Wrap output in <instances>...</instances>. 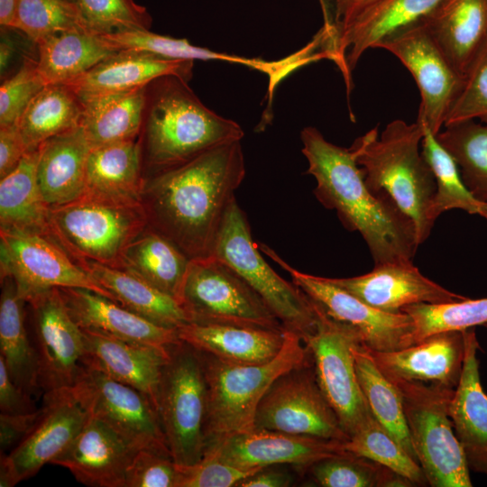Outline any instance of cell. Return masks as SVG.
Segmentation results:
<instances>
[{
  "mask_svg": "<svg viewBox=\"0 0 487 487\" xmlns=\"http://www.w3.org/2000/svg\"><path fill=\"white\" fill-rule=\"evenodd\" d=\"M245 175L241 141L144 178L148 226L190 259L212 255L225 213Z\"/></svg>",
  "mask_w": 487,
  "mask_h": 487,
  "instance_id": "1",
  "label": "cell"
},
{
  "mask_svg": "<svg viewBox=\"0 0 487 487\" xmlns=\"http://www.w3.org/2000/svg\"><path fill=\"white\" fill-rule=\"evenodd\" d=\"M300 139L307 172L317 181L315 196L346 229L361 234L374 265L412 262L419 245L413 221L388 196L369 189L353 150L328 142L312 126Z\"/></svg>",
  "mask_w": 487,
  "mask_h": 487,
  "instance_id": "2",
  "label": "cell"
},
{
  "mask_svg": "<svg viewBox=\"0 0 487 487\" xmlns=\"http://www.w3.org/2000/svg\"><path fill=\"white\" fill-rule=\"evenodd\" d=\"M243 137L242 127L206 106L188 81L167 75L146 86L138 137L144 178Z\"/></svg>",
  "mask_w": 487,
  "mask_h": 487,
  "instance_id": "3",
  "label": "cell"
},
{
  "mask_svg": "<svg viewBox=\"0 0 487 487\" xmlns=\"http://www.w3.org/2000/svg\"><path fill=\"white\" fill-rule=\"evenodd\" d=\"M422 124L393 120L379 136L374 127L351 146L369 189L388 196L414 223L419 244L429 236L435 222L430 208L436 187L419 144Z\"/></svg>",
  "mask_w": 487,
  "mask_h": 487,
  "instance_id": "4",
  "label": "cell"
},
{
  "mask_svg": "<svg viewBox=\"0 0 487 487\" xmlns=\"http://www.w3.org/2000/svg\"><path fill=\"white\" fill-rule=\"evenodd\" d=\"M199 353L207 385V446L255 429L258 406L272 383L285 372L312 360L300 335L288 329L280 353L263 363H226Z\"/></svg>",
  "mask_w": 487,
  "mask_h": 487,
  "instance_id": "5",
  "label": "cell"
},
{
  "mask_svg": "<svg viewBox=\"0 0 487 487\" xmlns=\"http://www.w3.org/2000/svg\"><path fill=\"white\" fill-rule=\"evenodd\" d=\"M49 234L78 265L120 268L126 247L147 227L142 203L126 204L83 195L49 208Z\"/></svg>",
  "mask_w": 487,
  "mask_h": 487,
  "instance_id": "6",
  "label": "cell"
},
{
  "mask_svg": "<svg viewBox=\"0 0 487 487\" xmlns=\"http://www.w3.org/2000/svg\"><path fill=\"white\" fill-rule=\"evenodd\" d=\"M386 376L400 395L410 441L428 485L471 487L470 468L449 416L455 389Z\"/></svg>",
  "mask_w": 487,
  "mask_h": 487,
  "instance_id": "7",
  "label": "cell"
},
{
  "mask_svg": "<svg viewBox=\"0 0 487 487\" xmlns=\"http://www.w3.org/2000/svg\"><path fill=\"white\" fill-rule=\"evenodd\" d=\"M207 385L201 354L180 342L169 349L158 399V413L173 461L199 462L207 447Z\"/></svg>",
  "mask_w": 487,
  "mask_h": 487,
  "instance_id": "8",
  "label": "cell"
},
{
  "mask_svg": "<svg viewBox=\"0 0 487 487\" xmlns=\"http://www.w3.org/2000/svg\"><path fill=\"white\" fill-rule=\"evenodd\" d=\"M211 256L233 269L286 329L301 337L314 330L317 320L316 304L266 262L253 240L245 213L235 199L225 213Z\"/></svg>",
  "mask_w": 487,
  "mask_h": 487,
  "instance_id": "9",
  "label": "cell"
},
{
  "mask_svg": "<svg viewBox=\"0 0 487 487\" xmlns=\"http://www.w3.org/2000/svg\"><path fill=\"white\" fill-rule=\"evenodd\" d=\"M180 304L191 323L286 329L260 296L214 256L191 259Z\"/></svg>",
  "mask_w": 487,
  "mask_h": 487,
  "instance_id": "10",
  "label": "cell"
},
{
  "mask_svg": "<svg viewBox=\"0 0 487 487\" xmlns=\"http://www.w3.org/2000/svg\"><path fill=\"white\" fill-rule=\"evenodd\" d=\"M314 303L317 324L302 339L310 353L318 386L350 437L372 414L358 382L353 353L362 341L353 327L332 318Z\"/></svg>",
  "mask_w": 487,
  "mask_h": 487,
  "instance_id": "11",
  "label": "cell"
},
{
  "mask_svg": "<svg viewBox=\"0 0 487 487\" xmlns=\"http://www.w3.org/2000/svg\"><path fill=\"white\" fill-rule=\"evenodd\" d=\"M254 426L340 442L349 438L318 386L312 360L272 383L258 406Z\"/></svg>",
  "mask_w": 487,
  "mask_h": 487,
  "instance_id": "12",
  "label": "cell"
},
{
  "mask_svg": "<svg viewBox=\"0 0 487 487\" xmlns=\"http://www.w3.org/2000/svg\"><path fill=\"white\" fill-rule=\"evenodd\" d=\"M70 389L89 415L106 423L135 449L171 456L159 413L144 394L86 365Z\"/></svg>",
  "mask_w": 487,
  "mask_h": 487,
  "instance_id": "13",
  "label": "cell"
},
{
  "mask_svg": "<svg viewBox=\"0 0 487 487\" xmlns=\"http://www.w3.org/2000/svg\"><path fill=\"white\" fill-rule=\"evenodd\" d=\"M260 250L282 267L311 300L332 318L353 327L362 343L373 351L390 352L413 345V320L407 313H389L369 306L332 283L328 278L301 272L283 261L269 246Z\"/></svg>",
  "mask_w": 487,
  "mask_h": 487,
  "instance_id": "14",
  "label": "cell"
},
{
  "mask_svg": "<svg viewBox=\"0 0 487 487\" xmlns=\"http://www.w3.org/2000/svg\"><path fill=\"white\" fill-rule=\"evenodd\" d=\"M375 48L392 53L411 73L421 96L418 120L437 134L465 79L446 59L421 19L387 35Z\"/></svg>",
  "mask_w": 487,
  "mask_h": 487,
  "instance_id": "15",
  "label": "cell"
},
{
  "mask_svg": "<svg viewBox=\"0 0 487 487\" xmlns=\"http://www.w3.org/2000/svg\"><path fill=\"white\" fill-rule=\"evenodd\" d=\"M1 278L11 277L23 298L52 288H81L114 301L57 243L36 233L0 230ZM116 302V301H115Z\"/></svg>",
  "mask_w": 487,
  "mask_h": 487,
  "instance_id": "16",
  "label": "cell"
},
{
  "mask_svg": "<svg viewBox=\"0 0 487 487\" xmlns=\"http://www.w3.org/2000/svg\"><path fill=\"white\" fill-rule=\"evenodd\" d=\"M33 323L32 341L43 392L72 387L83 369L82 329L69 315L58 288L29 296Z\"/></svg>",
  "mask_w": 487,
  "mask_h": 487,
  "instance_id": "17",
  "label": "cell"
},
{
  "mask_svg": "<svg viewBox=\"0 0 487 487\" xmlns=\"http://www.w3.org/2000/svg\"><path fill=\"white\" fill-rule=\"evenodd\" d=\"M42 408V416L32 432L11 452L0 455L1 487H13L51 464L89 417L70 388L44 392Z\"/></svg>",
  "mask_w": 487,
  "mask_h": 487,
  "instance_id": "18",
  "label": "cell"
},
{
  "mask_svg": "<svg viewBox=\"0 0 487 487\" xmlns=\"http://www.w3.org/2000/svg\"><path fill=\"white\" fill-rule=\"evenodd\" d=\"M345 453L344 442L255 428L208 444L204 456L243 470L258 471L288 464L308 469L321 459Z\"/></svg>",
  "mask_w": 487,
  "mask_h": 487,
  "instance_id": "19",
  "label": "cell"
},
{
  "mask_svg": "<svg viewBox=\"0 0 487 487\" xmlns=\"http://www.w3.org/2000/svg\"><path fill=\"white\" fill-rule=\"evenodd\" d=\"M138 450L101 419L89 415L69 447L52 464L67 468L90 487H125L127 469Z\"/></svg>",
  "mask_w": 487,
  "mask_h": 487,
  "instance_id": "20",
  "label": "cell"
},
{
  "mask_svg": "<svg viewBox=\"0 0 487 487\" xmlns=\"http://www.w3.org/2000/svg\"><path fill=\"white\" fill-rule=\"evenodd\" d=\"M328 280L369 306L389 313H400L412 304L465 299L425 277L412 262L375 265L372 271L361 276Z\"/></svg>",
  "mask_w": 487,
  "mask_h": 487,
  "instance_id": "21",
  "label": "cell"
},
{
  "mask_svg": "<svg viewBox=\"0 0 487 487\" xmlns=\"http://www.w3.org/2000/svg\"><path fill=\"white\" fill-rule=\"evenodd\" d=\"M440 0H377L336 30L335 63L342 72L347 92L351 72L365 51L387 35L424 18Z\"/></svg>",
  "mask_w": 487,
  "mask_h": 487,
  "instance_id": "22",
  "label": "cell"
},
{
  "mask_svg": "<svg viewBox=\"0 0 487 487\" xmlns=\"http://www.w3.org/2000/svg\"><path fill=\"white\" fill-rule=\"evenodd\" d=\"M83 364L144 394L158 411L159 388L169 348L128 342L97 332L84 330Z\"/></svg>",
  "mask_w": 487,
  "mask_h": 487,
  "instance_id": "23",
  "label": "cell"
},
{
  "mask_svg": "<svg viewBox=\"0 0 487 487\" xmlns=\"http://www.w3.org/2000/svg\"><path fill=\"white\" fill-rule=\"evenodd\" d=\"M421 20L454 69L466 79L487 48V0H440Z\"/></svg>",
  "mask_w": 487,
  "mask_h": 487,
  "instance_id": "24",
  "label": "cell"
},
{
  "mask_svg": "<svg viewBox=\"0 0 487 487\" xmlns=\"http://www.w3.org/2000/svg\"><path fill=\"white\" fill-rule=\"evenodd\" d=\"M58 289L81 329L161 348L181 342L176 329L156 325L101 294L81 288Z\"/></svg>",
  "mask_w": 487,
  "mask_h": 487,
  "instance_id": "25",
  "label": "cell"
},
{
  "mask_svg": "<svg viewBox=\"0 0 487 487\" xmlns=\"http://www.w3.org/2000/svg\"><path fill=\"white\" fill-rule=\"evenodd\" d=\"M366 349L386 375L455 389L464 364V330L436 333L416 345L395 351Z\"/></svg>",
  "mask_w": 487,
  "mask_h": 487,
  "instance_id": "26",
  "label": "cell"
},
{
  "mask_svg": "<svg viewBox=\"0 0 487 487\" xmlns=\"http://www.w3.org/2000/svg\"><path fill=\"white\" fill-rule=\"evenodd\" d=\"M464 337L463 370L449 405V416L469 468L487 475V394L480 380V345L473 327L464 330Z\"/></svg>",
  "mask_w": 487,
  "mask_h": 487,
  "instance_id": "27",
  "label": "cell"
},
{
  "mask_svg": "<svg viewBox=\"0 0 487 487\" xmlns=\"http://www.w3.org/2000/svg\"><path fill=\"white\" fill-rule=\"evenodd\" d=\"M193 65L192 60H170L144 51L120 50L65 85L80 98H85L143 87L167 75L188 82L192 78Z\"/></svg>",
  "mask_w": 487,
  "mask_h": 487,
  "instance_id": "28",
  "label": "cell"
},
{
  "mask_svg": "<svg viewBox=\"0 0 487 487\" xmlns=\"http://www.w3.org/2000/svg\"><path fill=\"white\" fill-rule=\"evenodd\" d=\"M180 341L221 361L239 364L263 363L281 350L286 329L188 323L176 329Z\"/></svg>",
  "mask_w": 487,
  "mask_h": 487,
  "instance_id": "29",
  "label": "cell"
},
{
  "mask_svg": "<svg viewBox=\"0 0 487 487\" xmlns=\"http://www.w3.org/2000/svg\"><path fill=\"white\" fill-rule=\"evenodd\" d=\"M90 149L80 125L39 146L37 178L49 207L70 203L85 194Z\"/></svg>",
  "mask_w": 487,
  "mask_h": 487,
  "instance_id": "30",
  "label": "cell"
},
{
  "mask_svg": "<svg viewBox=\"0 0 487 487\" xmlns=\"http://www.w3.org/2000/svg\"><path fill=\"white\" fill-rule=\"evenodd\" d=\"M143 182L138 139L90 149L84 195L119 203H142Z\"/></svg>",
  "mask_w": 487,
  "mask_h": 487,
  "instance_id": "31",
  "label": "cell"
},
{
  "mask_svg": "<svg viewBox=\"0 0 487 487\" xmlns=\"http://www.w3.org/2000/svg\"><path fill=\"white\" fill-rule=\"evenodd\" d=\"M79 266L108 290L117 303L152 323L172 329L191 323L179 300L134 273L93 262Z\"/></svg>",
  "mask_w": 487,
  "mask_h": 487,
  "instance_id": "32",
  "label": "cell"
},
{
  "mask_svg": "<svg viewBox=\"0 0 487 487\" xmlns=\"http://www.w3.org/2000/svg\"><path fill=\"white\" fill-rule=\"evenodd\" d=\"M36 47L37 69L46 85L68 84L120 51L103 35L86 29L56 33Z\"/></svg>",
  "mask_w": 487,
  "mask_h": 487,
  "instance_id": "33",
  "label": "cell"
},
{
  "mask_svg": "<svg viewBox=\"0 0 487 487\" xmlns=\"http://www.w3.org/2000/svg\"><path fill=\"white\" fill-rule=\"evenodd\" d=\"M146 87L80 98V127L91 148L136 140L142 129Z\"/></svg>",
  "mask_w": 487,
  "mask_h": 487,
  "instance_id": "34",
  "label": "cell"
},
{
  "mask_svg": "<svg viewBox=\"0 0 487 487\" xmlns=\"http://www.w3.org/2000/svg\"><path fill=\"white\" fill-rule=\"evenodd\" d=\"M0 356L13 381L31 396L40 390L36 350L24 325L25 299L11 277L1 278Z\"/></svg>",
  "mask_w": 487,
  "mask_h": 487,
  "instance_id": "35",
  "label": "cell"
},
{
  "mask_svg": "<svg viewBox=\"0 0 487 487\" xmlns=\"http://www.w3.org/2000/svg\"><path fill=\"white\" fill-rule=\"evenodd\" d=\"M191 259L149 226L124 250L119 269L143 279L180 303Z\"/></svg>",
  "mask_w": 487,
  "mask_h": 487,
  "instance_id": "36",
  "label": "cell"
},
{
  "mask_svg": "<svg viewBox=\"0 0 487 487\" xmlns=\"http://www.w3.org/2000/svg\"><path fill=\"white\" fill-rule=\"evenodd\" d=\"M39 148L29 151L19 165L0 179V230L49 234L46 205L37 178Z\"/></svg>",
  "mask_w": 487,
  "mask_h": 487,
  "instance_id": "37",
  "label": "cell"
},
{
  "mask_svg": "<svg viewBox=\"0 0 487 487\" xmlns=\"http://www.w3.org/2000/svg\"><path fill=\"white\" fill-rule=\"evenodd\" d=\"M82 113V101L71 87L65 84L46 85L17 122L28 152L78 126Z\"/></svg>",
  "mask_w": 487,
  "mask_h": 487,
  "instance_id": "38",
  "label": "cell"
},
{
  "mask_svg": "<svg viewBox=\"0 0 487 487\" xmlns=\"http://www.w3.org/2000/svg\"><path fill=\"white\" fill-rule=\"evenodd\" d=\"M103 36L119 50L144 51L170 60H220L244 65L266 74L271 83L278 81L283 72L282 60L268 61L217 52L193 45L186 39L161 35L150 30L128 31Z\"/></svg>",
  "mask_w": 487,
  "mask_h": 487,
  "instance_id": "39",
  "label": "cell"
},
{
  "mask_svg": "<svg viewBox=\"0 0 487 487\" xmlns=\"http://www.w3.org/2000/svg\"><path fill=\"white\" fill-rule=\"evenodd\" d=\"M353 353L358 382L372 414L418 462L398 390L379 369L363 343L356 344Z\"/></svg>",
  "mask_w": 487,
  "mask_h": 487,
  "instance_id": "40",
  "label": "cell"
},
{
  "mask_svg": "<svg viewBox=\"0 0 487 487\" xmlns=\"http://www.w3.org/2000/svg\"><path fill=\"white\" fill-rule=\"evenodd\" d=\"M436 137L455 160L472 196L487 202V124L465 120L445 126Z\"/></svg>",
  "mask_w": 487,
  "mask_h": 487,
  "instance_id": "41",
  "label": "cell"
},
{
  "mask_svg": "<svg viewBox=\"0 0 487 487\" xmlns=\"http://www.w3.org/2000/svg\"><path fill=\"white\" fill-rule=\"evenodd\" d=\"M423 128L421 153L428 163L435 180L436 194L430 208L433 222L444 212L462 209L472 215H478V202L465 188L458 167L452 156L438 142L436 135L421 120Z\"/></svg>",
  "mask_w": 487,
  "mask_h": 487,
  "instance_id": "42",
  "label": "cell"
},
{
  "mask_svg": "<svg viewBox=\"0 0 487 487\" xmlns=\"http://www.w3.org/2000/svg\"><path fill=\"white\" fill-rule=\"evenodd\" d=\"M344 449L407 477L416 486L428 484L418 463L403 449L372 414L348 440L344 442Z\"/></svg>",
  "mask_w": 487,
  "mask_h": 487,
  "instance_id": "43",
  "label": "cell"
},
{
  "mask_svg": "<svg viewBox=\"0 0 487 487\" xmlns=\"http://www.w3.org/2000/svg\"><path fill=\"white\" fill-rule=\"evenodd\" d=\"M413 320L412 344L441 332L462 331L487 324V298L445 303H418L404 307Z\"/></svg>",
  "mask_w": 487,
  "mask_h": 487,
  "instance_id": "44",
  "label": "cell"
},
{
  "mask_svg": "<svg viewBox=\"0 0 487 487\" xmlns=\"http://www.w3.org/2000/svg\"><path fill=\"white\" fill-rule=\"evenodd\" d=\"M14 29L35 44L59 32L88 30L77 4L68 0H18Z\"/></svg>",
  "mask_w": 487,
  "mask_h": 487,
  "instance_id": "45",
  "label": "cell"
},
{
  "mask_svg": "<svg viewBox=\"0 0 487 487\" xmlns=\"http://www.w3.org/2000/svg\"><path fill=\"white\" fill-rule=\"evenodd\" d=\"M89 31L99 35L150 30L152 16L134 0H75Z\"/></svg>",
  "mask_w": 487,
  "mask_h": 487,
  "instance_id": "46",
  "label": "cell"
},
{
  "mask_svg": "<svg viewBox=\"0 0 487 487\" xmlns=\"http://www.w3.org/2000/svg\"><path fill=\"white\" fill-rule=\"evenodd\" d=\"M383 465L350 453L321 459L308 469L323 487H379Z\"/></svg>",
  "mask_w": 487,
  "mask_h": 487,
  "instance_id": "47",
  "label": "cell"
},
{
  "mask_svg": "<svg viewBox=\"0 0 487 487\" xmlns=\"http://www.w3.org/2000/svg\"><path fill=\"white\" fill-rule=\"evenodd\" d=\"M46 86L35 59L25 58L19 69L6 77L0 87V126L17 124L21 115Z\"/></svg>",
  "mask_w": 487,
  "mask_h": 487,
  "instance_id": "48",
  "label": "cell"
},
{
  "mask_svg": "<svg viewBox=\"0 0 487 487\" xmlns=\"http://www.w3.org/2000/svg\"><path fill=\"white\" fill-rule=\"evenodd\" d=\"M180 470L171 456L138 450L126 472L125 487H179Z\"/></svg>",
  "mask_w": 487,
  "mask_h": 487,
  "instance_id": "49",
  "label": "cell"
},
{
  "mask_svg": "<svg viewBox=\"0 0 487 487\" xmlns=\"http://www.w3.org/2000/svg\"><path fill=\"white\" fill-rule=\"evenodd\" d=\"M472 119H480L487 124V48L466 78L445 126Z\"/></svg>",
  "mask_w": 487,
  "mask_h": 487,
  "instance_id": "50",
  "label": "cell"
},
{
  "mask_svg": "<svg viewBox=\"0 0 487 487\" xmlns=\"http://www.w3.org/2000/svg\"><path fill=\"white\" fill-rule=\"evenodd\" d=\"M179 466V487H237L241 481L257 472L243 470L207 455L192 465Z\"/></svg>",
  "mask_w": 487,
  "mask_h": 487,
  "instance_id": "51",
  "label": "cell"
},
{
  "mask_svg": "<svg viewBox=\"0 0 487 487\" xmlns=\"http://www.w3.org/2000/svg\"><path fill=\"white\" fill-rule=\"evenodd\" d=\"M42 413V407L30 413H0V454L14 449L32 432Z\"/></svg>",
  "mask_w": 487,
  "mask_h": 487,
  "instance_id": "52",
  "label": "cell"
},
{
  "mask_svg": "<svg viewBox=\"0 0 487 487\" xmlns=\"http://www.w3.org/2000/svg\"><path fill=\"white\" fill-rule=\"evenodd\" d=\"M37 409L32 396L13 381L4 359L0 356V413L23 414Z\"/></svg>",
  "mask_w": 487,
  "mask_h": 487,
  "instance_id": "53",
  "label": "cell"
},
{
  "mask_svg": "<svg viewBox=\"0 0 487 487\" xmlns=\"http://www.w3.org/2000/svg\"><path fill=\"white\" fill-rule=\"evenodd\" d=\"M27 152L17 124L0 126V179L12 172Z\"/></svg>",
  "mask_w": 487,
  "mask_h": 487,
  "instance_id": "54",
  "label": "cell"
},
{
  "mask_svg": "<svg viewBox=\"0 0 487 487\" xmlns=\"http://www.w3.org/2000/svg\"><path fill=\"white\" fill-rule=\"evenodd\" d=\"M279 465L263 467L239 482L237 487H287L293 482V475L279 469Z\"/></svg>",
  "mask_w": 487,
  "mask_h": 487,
  "instance_id": "55",
  "label": "cell"
},
{
  "mask_svg": "<svg viewBox=\"0 0 487 487\" xmlns=\"http://www.w3.org/2000/svg\"><path fill=\"white\" fill-rule=\"evenodd\" d=\"M377 0H335L334 23L337 30Z\"/></svg>",
  "mask_w": 487,
  "mask_h": 487,
  "instance_id": "56",
  "label": "cell"
},
{
  "mask_svg": "<svg viewBox=\"0 0 487 487\" xmlns=\"http://www.w3.org/2000/svg\"><path fill=\"white\" fill-rule=\"evenodd\" d=\"M12 40L6 32V28L1 27L0 70L2 78L9 69L16 51L15 43Z\"/></svg>",
  "mask_w": 487,
  "mask_h": 487,
  "instance_id": "57",
  "label": "cell"
},
{
  "mask_svg": "<svg viewBox=\"0 0 487 487\" xmlns=\"http://www.w3.org/2000/svg\"><path fill=\"white\" fill-rule=\"evenodd\" d=\"M18 0H0V25L1 27L14 28Z\"/></svg>",
  "mask_w": 487,
  "mask_h": 487,
  "instance_id": "58",
  "label": "cell"
},
{
  "mask_svg": "<svg viewBox=\"0 0 487 487\" xmlns=\"http://www.w3.org/2000/svg\"><path fill=\"white\" fill-rule=\"evenodd\" d=\"M318 1H319L320 5H321V8H322L324 21L329 20L331 15H330V13L328 11V8H327L326 0H318Z\"/></svg>",
  "mask_w": 487,
  "mask_h": 487,
  "instance_id": "59",
  "label": "cell"
},
{
  "mask_svg": "<svg viewBox=\"0 0 487 487\" xmlns=\"http://www.w3.org/2000/svg\"><path fill=\"white\" fill-rule=\"evenodd\" d=\"M478 215L487 219V202L480 203Z\"/></svg>",
  "mask_w": 487,
  "mask_h": 487,
  "instance_id": "60",
  "label": "cell"
},
{
  "mask_svg": "<svg viewBox=\"0 0 487 487\" xmlns=\"http://www.w3.org/2000/svg\"><path fill=\"white\" fill-rule=\"evenodd\" d=\"M68 1H70V2H74V3H76V2H75V0H68Z\"/></svg>",
  "mask_w": 487,
  "mask_h": 487,
  "instance_id": "61",
  "label": "cell"
},
{
  "mask_svg": "<svg viewBox=\"0 0 487 487\" xmlns=\"http://www.w3.org/2000/svg\"><path fill=\"white\" fill-rule=\"evenodd\" d=\"M484 326L487 327V324H485Z\"/></svg>",
  "mask_w": 487,
  "mask_h": 487,
  "instance_id": "62",
  "label": "cell"
}]
</instances>
